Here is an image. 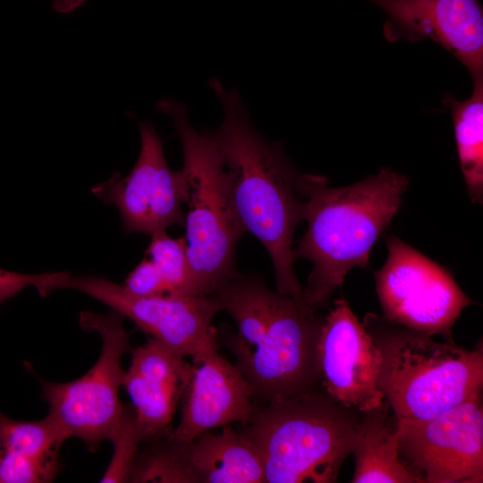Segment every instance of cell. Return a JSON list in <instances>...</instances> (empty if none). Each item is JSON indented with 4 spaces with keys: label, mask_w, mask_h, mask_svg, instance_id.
Listing matches in <instances>:
<instances>
[{
    "label": "cell",
    "mask_w": 483,
    "mask_h": 483,
    "mask_svg": "<svg viewBox=\"0 0 483 483\" xmlns=\"http://www.w3.org/2000/svg\"><path fill=\"white\" fill-rule=\"evenodd\" d=\"M208 86L223 111L220 125L208 132L233 213L244 234H252L267 250L277 292L303 299L292 239L318 175L298 171L281 142L269 141L257 131L236 89L226 88L216 77Z\"/></svg>",
    "instance_id": "obj_1"
},
{
    "label": "cell",
    "mask_w": 483,
    "mask_h": 483,
    "mask_svg": "<svg viewBox=\"0 0 483 483\" xmlns=\"http://www.w3.org/2000/svg\"><path fill=\"white\" fill-rule=\"evenodd\" d=\"M210 295L236 324L234 335L225 329L223 342L257 404L318 386L322 318L303 299L273 292L261 278L241 274Z\"/></svg>",
    "instance_id": "obj_2"
},
{
    "label": "cell",
    "mask_w": 483,
    "mask_h": 483,
    "mask_svg": "<svg viewBox=\"0 0 483 483\" xmlns=\"http://www.w3.org/2000/svg\"><path fill=\"white\" fill-rule=\"evenodd\" d=\"M409 182L389 167L343 187H331L318 175L306 206L307 229L292 249L294 260L313 265L303 287L310 308L327 306L354 267H368L371 249L397 213Z\"/></svg>",
    "instance_id": "obj_3"
},
{
    "label": "cell",
    "mask_w": 483,
    "mask_h": 483,
    "mask_svg": "<svg viewBox=\"0 0 483 483\" xmlns=\"http://www.w3.org/2000/svg\"><path fill=\"white\" fill-rule=\"evenodd\" d=\"M360 412L318 387L258 404L240 430L258 451L265 483H332L352 453Z\"/></svg>",
    "instance_id": "obj_4"
},
{
    "label": "cell",
    "mask_w": 483,
    "mask_h": 483,
    "mask_svg": "<svg viewBox=\"0 0 483 483\" xmlns=\"http://www.w3.org/2000/svg\"><path fill=\"white\" fill-rule=\"evenodd\" d=\"M381 357L378 387L399 421L429 419L483 388V349L468 350L368 314Z\"/></svg>",
    "instance_id": "obj_5"
},
{
    "label": "cell",
    "mask_w": 483,
    "mask_h": 483,
    "mask_svg": "<svg viewBox=\"0 0 483 483\" xmlns=\"http://www.w3.org/2000/svg\"><path fill=\"white\" fill-rule=\"evenodd\" d=\"M157 109L169 116L182 150L188 210L185 241L196 295H210L238 275L235 250L244 234L225 191L221 160L208 131H199L182 102L163 98Z\"/></svg>",
    "instance_id": "obj_6"
},
{
    "label": "cell",
    "mask_w": 483,
    "mask_h": 483,
    "mask_svg": "<svg viewBox=\"0 0 483 483\" xmlns=\"http://www.w3.org/2000/svg\"><path fill=\"white\" fill-rule=\"evenodd\" d=\"M123 319L112 309L105 314L80 312V327L101 336L98 359L84 375L72 381L55 383L38 377L48 405L47 415L67 438L80 439L90 452L111 439L123 417L124 403L119 399L124 373L122 359L131 351Z\"/></svg>",
    "instance_id": "obj_7"
},
{
    "label": "cell",
    "mask_w": 483,
    "mask_h": 483,
    "mask_svg": "<svg viewBox=\"0 0 483 483\" xmlns=\"http://www.w3.org/2000/svg\"><path fill=\"white\" fill-rule=\"evenodd\" d=\"M141 444L127 482L265 483L258 451L229 425L190 440L174 437L169 427Z\"/></svg>",
    "instance_id": "obj_8"
},
{
    "label": "cell",
    "mask_w": 483,
    "mask_h": 483,
    "mask_svg": "<svg viewBox=\"0 0 483 483\" xmlns=\"http://www.w3.org/2000/svg\"><path fill=\"white\" fill-rule=\"evenodd\" d=\"M387 258L374 272L384 318L431 336L453 340L461 312L475 302L451 273L394 235L386 238Z\"/></svg>",
    "instance_id": "obj_9"
},
{
    "label": "cell",
    "mask_w": 483,
    "mask_h": 483,
    "mask_svg": "<svg viewBox=\"0 0 483 483\" xmlns=\"http://www.w3.org/2000/svg\"><path fill=\"white\" fill-rule=\"evenodd\" d=\"M61 289H74L101 301L182 357L218 348V331L212 322L221 308L211 295L138 296L104 277L71 273Z\"/></svg>",
    "instance_id": "obj_10"
},
{
    "label": "cell",
    "mask_w": 483,
    "mask_h": 483,
    "mask_svg": "<svg viewBox=\"0 0 483 483\" xmlns=\"http://www.w3.org/2000/svg\"><path fill=\"white\" fill-rule=\"evenodd\" d=\"M482 390L423 421H399L401 461L423 483L483 481Z\"/></svg>",
    "instance_id": "obj_11"
},
{
    "label": "cell",
    "mask_w": 483,
    "mask_h": 483,
    "mask_svg": "<svg viewBox=\"0 0 483 483\" xmlns=\"http://www.w3.org/2000/svg\"><path fill=\"white\" fill-rule=\"evenodd\" d=\"M140 148L137 161L124 177L119 173L91 188V192L119 211L125 233L153 234L173 225H184L185 179L182 169L172 170L155 126L138 122Z\"/></svg>",
    "instance_id": "obj_12"
},
{
    "label": "cell",
    "mask_w": 483,
    "mask_h": 483,
    "mask_svg": "<svg viewBox=\"0 0 483 483\" xmlns=\"http://www.w3.org/2000/svg\"><path fill=\"white\" fill-rule=\"evenodd\" d=\"M318 360L323 390L336 402L362 412L384 400L379 350L344 298L335 300L322 318Z\"/></svg>",
    "instance_id": "obj_13"
},
{
    "label": "cell",
    "mask_w": 483,
    "mask_h": 483,
    "mask_svg": "<svg viewBox=\"0 0 483 483\" xmlns=\"http://www.w3.org/2000/svg\"><path fill=\"white\" fill-rule=\"evenodd\" d=\"M389 18L386 34L429 38L447 49L473 80L483 78V14L477 0H373Z\"/></svg>",
    "instance_id": "obj_14"
},
{
    "label": "cell",
    "mask_w": 483,
    "mask_h": 483,
    "mask_svg": "<svg viewBox=\"0 0 483 483\" xmlns=\"http://www.w3.org/2000/svg\"><path fill=\"white\" fill-rule=\"evenodd\" d=\"M192 375L183 393L174 437L190 440L217 427L246 425L257 407L253 390L238 367L217 349L192 357Z\"/></svg>",
    "instance_id": "obj_15"
},
{
    "label": "cell",
    "mask_w": 483,
    "mask_h": 483,
    "mask_svg": "<svg viewBox=\"0 0 483 483\" xmlns=\"http://www.w3.org/2000/svg\"><path fill=\"white\" fill-rule=\"evenodd\" d=\"M192 370V364L184 357L154 338L131 349V362L123 373V386L146 438L169 428Z\"/></svg>",
    "instance_id": "obj_16"
},
{
    "label": "cell",
    "mask_w": 483,
    "mask_h": 483,
    "mask_svg": "<svg viewBox=\"0 0 483 483\" xmlns=\"http://www.w3.org/2000/svg\"><path fill=\"white\" fill-rule=\"evenodd\" d=\"M384 399L376 408L360 412L358 435L352 451V483H423L400 459V429Z\"/></svg>",
    "instance_id": "obj_17"
},
{
    "label": "cell",
    "mask_w": 483,
    "mask_h": 483,
    "mask_svg": "<svg viewBox=\"0 0 483 483\" xmlns=\"http://www.w3.org/2000/svg\"><path fill=\"white\" fill-rule=\"evenodd\" d=\"M471 96L464 101L447 97L452 110L458 157L469 197L483 199V78L473 80Z\"/></svg>",
    "instance_id": "obj_18"
},
{
    "label": "cell",
    "mask_w": 483,
    "mask_h": 483,
    "mask_svg": "<svg viewBox=\"0 0 483 483\" xmlns=\"http://www.w3.org/2000/svg\"><path fill=\"white\" fill-rule=\"evenodd\" d=\"M66 439L49 415L36 421H21L0 411V450L23 458L60 460L59 450Z\"/></svg>",
    "instance_id": "obj_19"
},
{
    "label": "cell",
    "mask_w": 483,
    "mask_h": 483,
    "mask_svg": "<svg viewBox=\"0 0 483 483\" xmlns=\"http://www.w3.org/2000/svg\"><path fill=\"white\" fill-rule=\"evenodd\" d=\"M146 255L158 268L168 295H196L187 243L184 237L174 238L166 231L150 235Z\"/></svg>",
    "instance_id": "obj_20"
},
{
    "label": "cell",
    "mask_w": 483,
    "mask_h": 483,
    "mask_svg": "<svg viewBox=\"0 0 483 483\" xmlns=\"http://www.w3.org/2000/svg\"><path fill=\"white\" fill-rule=\"evenodd\" d=\"M145 438L133 407L124 404L121 422L110 439L114 446L113 458L101 482H127L138 448Z\"/></svg>",
    "instance_id": "obj_21"
},
{
    "label": "cell",
    "mask_w": 483,
    "mask_h": 483,
    "mask_svg": "<svg viewBox=\"0 0 483 483\" xmlns=\"http://www.w3.org/2000/svg\"><path fill=\"white\" fill-rule=\"evenodd\" d=\"M60 469V460L22 458L0 450V483H47Z\"/></svg>",
    "instance_id": "obj_22"
},
{
    "label": "cell",
    "mask_w": 483,
    "mask_h": 483,
    "mask_svg": "<svg viewBox=\"0 0 483 483\" xmlns=\"http://www.w3.org/2000/svg\"><path fill=\"white\" fill-rule=\"evenodd\" d=\"M64 271L24 274L0 268V306L26 287H34L41 297L57 290Z\"/></svg>",
    "instance_id": "obj_23"
},
{
    "label": "cell",
    "mask_w": 483,
    "mask_h": 483,
    "mask_svg": "<svg viewBox=\"0 0 483 483\" xmlns=\"http://www.w3.org/2000/svg\"><path fill=\"white\" fill-rule=\"evenodd\" d=\"M122 285L127 292L138 296L167 294L158 268L148 257L130 272Z\"/></svg>",
    "instance_id": "obj_24"
},
{
    "label": "cell",
    "mask_w": 483,
    "mask_h": 483,
    "mask_svg": "<svg viewBox=\"0 0 483 483\" xmlns=\"http://www.w3.org/2000/svg\"><path fill=\"white\" fill-rule=\"evenodd\" d=\"M87 1L88 0H53V7L60 13H69L80 7Z\"/></svg>",
    "instance_id": "obj_25"
}]
</instances>
